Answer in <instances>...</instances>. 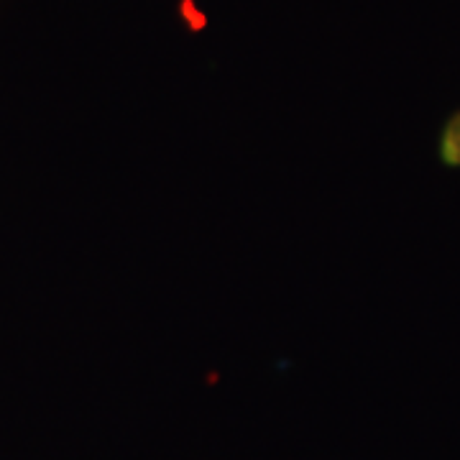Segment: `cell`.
<instances>
[{
  "mask_svg": "<svg viewBox=\"0 0 460 460\" xmlns=\"http://www.w3.org/2000/svg\"><path fill=\"white\" fill-rule=\"evenodd\" d=\"M438 156L445 166L460 169V111L445 120L440 138H438Z\"/></svg>",
  "mask_w": 460,
  "mask_h": 460,
  "instance_id": "6da1fadb",
  "label": "cell"
}]
</instances>
